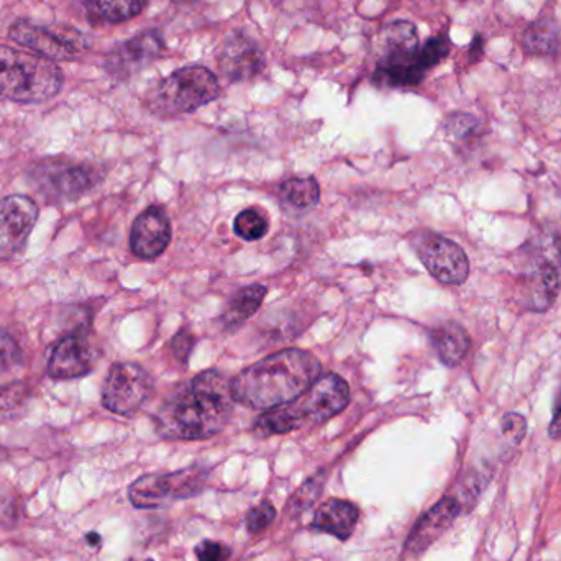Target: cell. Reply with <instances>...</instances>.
<instances>
[{"instance_id":"23","label":"cell","mask_w":561,"mask_h":561,"mask_svg":"<svg viewBox=\"0 0 561 561\" xmlns=\"http://www.w3.org/2000/svg\"><path fill=\"white\" fill-rule=\"evenodd\" d=\"M279 197L294 209H312L319 204L320 187L313 178H293L280 184Z\"/></svg>"},{"instance_id":"33","label":"cell","mask_w":561,"mask_h":561,"mask_svg":"<svg viewBox=\"0 0 561 561\" xmlns=\"http://www.w3.org/2000/svg\"><path fill=\"white\" fill-rule=\"evenodd\" d=\"M503 428L507 437L516 438L519 442L526 434V421L520 415L507 414L503 421Z\"/></svg>"},{"instance_id":"21","label":"cell","mask_w":561,"mask_h":561,"mask_svg":"<svg viewBox=\"0 0 561 561\" xmlns=\"http://www.w3.org/2000/svg\"><path fill=\"white\" fill-rule=\"evenodd\" d=\"M268 289L262 284H253V286L243 287L236 296L230 299L226 312L222 316L226 329L233 330L245 323L250 317L255 316L256 310L265 300Z\"/></svg>"},{"instance_id":"6","label":"cell","mask_w":561,"mask_h":561,"mask_svg":"<svg viewBox=\"0 0 561 561\" xmlns=\"http://www.w3.org/2000/svg\"><path fill=\"white\" fill-rule=\"evenodd\" d=\"M376 81L389 88H411L421 82L424 68L419 59L417 30L409 22H394L379 35Z\"/></svg>"},{"instance_id":"29","label":"cell","mask_w":561,"mask_h":561,"mask_svg":"<svg viewBox=\"0 0 561 561\" xmlns=\"http://www.w3.org/2000/svg\"><path fill=\"white\" fill-rule=\"evenodd\" d=\"M448 53V39L445 36H437L432 38L427 45L424 46L421 53H419V59H421L422 68H431V66L437 65L442 59L447 56Z\"/></svg>"},{"instance_id":"16","label":"cell","mask_w":561,"mask_h":561,"mask_svg":"<svg viewBox=\"0 0 561 561\" xmlns=\"http://www.w3.org/2000/svg\"><path fill=\"white\" fill-rule=\"evenodd\" d=\"M92 366V350L84 333L65 336L53 350L48 375L53 379H72L88 375Z\"/></svg>"},{"instance_id":"34","label":"cell","mask_w":561,"mask_h":561,"mask_svg":"<svg viewBox=\"0 0 561 561\" xmlns=\"http://www.w3.org/2000/svg\"><path fill=\"white\" fill-rule=\"evenodd\" d=\"M550 437L559 440L561 438V394L559 396V401L556 404V412H553L552 422H550L549 428Z\"/></svg>"},{"instance_id":"5","label":"cell","mask_w":561,"mask_h":561,"mask_svg":"<svg viewBox=\"0 0 561 561\" xmlns=\"http://www.w3.org/2000/svg\"><path fill=\"white\" fill-rule=\"evenodd\" d=\"M61 85V69L51 59L0 45V98L23 104L43 102L55 98Z\"/></svg>"},{"instance_id":"3","label":"cell","mask_w":561,"mask_h":561,"mask_svg":"<svg viewBox=\"0 0 561 561\" xmlns=\"http://www.w3.org/2000/svg\"><path fill=\"white\" fill-rule=\"evenodd\" d=\"M350 386L335 373L320 376L306 392L286 404L268 409L255 422L259 437L289 434L299 428L323 424L348 405Z\"/></svg>"},{"instance_id":"20","label":"cell","mask_w":561,"mask_h":561,"mask_svg":"<svg viewBox=\"0 0 561 561\" xmlns=\"http://www.w3.org/2000/svg\"><path fill=\"white\" fill-rule=\"evenodd\" d=\"M94 23H122L137 16L147 0H79Z\"/></svg>"},{"instance_id":"31","label":"cell","mask_w":561,"mask_h":561,"mask_svg":"<svg viewBox=\"0 0 561 561\" xmlns=\"http://www.w3.org/2000/svg\"><path fill=\"white\" fill-rule=\"evenodd\" d=\"M194 346V336L193 333L187 332V330H183V332L178 333L174 336L173 342H171V350H173L174 356H176L180 362H186L187 356L191 355V350Z\"/></svg>"},{"instance_id":"11","label":"cell","mask_w":561,"mask_h":561,"mask_svg":"<svg viewBox=\"0 0 561 561\" xmlns=\"http://www.w3.org/2000/svg\"><path fill=\"white\" fill-rule=\"evenodd\" d=\"M150 375L135 363L112 366L102 389V405L118 415H131L150 398Z\"/></svg>"},{"instance_id":"13","label":"cell","mask_w":561,"mask_h":561,"mask_svg":"<svg viewBox=\"0 0 561 561\" xmlns=\"http://www.w3.org/2000/svg\"><path fill=\"white\" fill-rule=\"evenodd\" d=\"M38 219V207L26 196L0 201V259H10L25 249Z\"/></svg>"},{"instance_id":"1","label":"cell","mask_w":561,"mask_h":561,"mask_svg":"<svg viewBox=\"0 0 561 561\" xmlns=\"http://www.w3.org/2000/svg\"><path fill=\"white\" fill-rule=\"evenodd\" d=\"M232 386L220 373L206 371L181 386L154 417L158 435L168 440H204L229 424Z\"/></svg>"},{"instance_id":"2","label":"cell","mask_w":561,"mask_h":561,"mask_svg":"<svg viewBox=\"0 0 561 561\" xmlns=\"http://www.w3.org/2000/svg\"><path fill=\"white\" fill-rule=\"evenodd\" d=\"M320 371L322 366L312 353L283 350L243 369L230 382L233 401L259 411L278 408L306 392Z\"/></svg>"},{"instance_id":"27","label":"cell","mask_w":561,"mask_h":561,"mask_svg":"<svg viewBox=\"0 0 561 561\" xmlns=\"http://www.w3.org/2000/svg\"><path fill=\"white\" fill-rule=\"evenodd\" d=\"M268 227L270 224L265 214L256 209L243 210V213L237 216L236 224H233L237 236L240 239L247 240V242L262 240L268 233Z\"/></svg>"},{"instance_id":"9","label":"cell","mask_w":561,"mask_h":561,"mask_svg":"<svg viewBox=\"0 0 561 561\" xmlns=\"http://www.w3.org/2000/svg\"><path fill=\"white\" fill-rule=\"evenodd\" d=\"M9 33L13 42L51 61H69L89 48L85 36L68 25L19 20L10 26Z\"/></svg>"},{"instance_id":"32","label":"cell","mask_w":561,"mask_h":561,"mask_svg":"<svg viewBox=\"0 0 561 561\" xmlns=\"http://www.w3.org/2000/svg\"><path fill=\"white\" fill-rule=\"evenodd\" d=\"M16 359H19V348H16L15 342L0 330V366L5 368V366L13 365Z\"/></svg>"},{"instance_id":"12","label":"cell","mask_w":561,"mask_h":561,"mask_svg":"<svg viewBox=\"0 0 561 561\" xmlns=\"http://www.w3.org/2000/svg\"><path fill=\"white\" fill-rule=\"evenodd\" d=\"M415 252L427 272L444 284H463L470 275V262L460 245L437 236L424 233L415 240Z\"/></svg>"},{"instance_id":"14","label":"cell","mask_w":561,"mask_h":561,"mask_svg":"<svg viewBox=\"0 0 561 561\" xmlns=\"http://www.w3.org/2000/svg\"><path fill=\"white\" fill-rule=\"evenodd\" d=\"M171 242V224L160 207H150L141 213L131 229V252L138 259L153 260L167 252Z\"/></svg>"},{"instance_id":"10","label":"cell","mask_w":561,"mask_h":561,"mask_svg":"<svg viewBox=\"0 0 561 561\" xmlns=\"http://www.w3.org/2000/svg\"><path fill=\"white\" fill-rule=\"evenodd\" d=\"M39 193L56 203H69L79 199L82 194L98 184L99 174L88 164L69 163V161H49L39 164L32 174Z\"/></svg>"},{"instance_id":"35","label":"cell","mask_w":561,"mask_h":561,"mask_svg":"<svg viewBox=\"0 0 561 561\" xmlns=\"http://www.w3.org/2000/svg\"><path fill=\"white\" fill-rule=\"evenodd\" d=\"M88 542L89 543H95V546H98V543L101 542V539H99L98 534H89Z\"/></svg>"},{"instance_id":"18","label":"cell","mask_w":561,"mask_h":561,"mask_svg":"<svg viewBox=\"0 0 561 561\" xmlns=\"http://www.w3.org/2000/svg\"><path fill=\"white\" fill-rule=\"evenodd\" d=\"M358 517L359 511L355 504L343 500H329L317 510L310 527L336 539L346 540L355 530Z\"/></svg>"},{"instance_id":"22","label":"cell","mask_w":561,"mask_h":561,"mask_svg":"<svg viewBox=\"0 0 561 561\" xmlns=\"http://www.w3.org/2000/svg\"><path fill=\"white\" fill-rule=\"evenodd\" d=\"M160 51V36L157 33H145L122 46L115 65L124 66V68H138V66H145L151 59L157 58Z\"/></svg>"},{"instance_id":"36","label":"cell","mask_w":561,"mask_h":561,"mask_svg":"<svg viewBox=\"0 0 561 561\" xmlns=\"http://www.w3.org/2000/svg\"><path fill=\"white\" fill-rule=\"evenodd\" d=\"M273 2H279V0H273Z\"/></svg>"},{"instance_id":"26","label":"cell","mask_w":561,"mask_h":561,"mask_svg":"<svg viewBox=\"0 0 561 561\" xmlns=\"http://www.w3.org/2000/svg\"><path fill=\"white\" fill-rule=\"evenodd\" d=\"M323 486H325V473L319 471V473L309 478V480L296 491V494L290 497L289 503H287L286 513L289 514L290 517H296L302 514L304 511L309 510V507L319 500Z\"/></svg>"},{"instance_id":"24","label":"cell","mask_w":561,"mask_h":561,"mask_svg":"<svg viewBox=\"0 0 561 561\" xmlns=\"http://www.w3.org/2000/svg\"><path fill=\"white\" fill-rule=\"evenodd\" d=\"M524 48L534 55H550L556 53L560 45V32L556 23L550 20H540L533 23L524 32Z\"/></svg>"},{"instance_id":"25","label":"cell","mask_w":561,"mask_h":561,"mask_svg":"<svg viewBox=\"0 0 561 561\" xmlns=\"http://www.w3.org/2000/svg\"><path fill=\"white\" fill-rule=\"evenodd\" d=\"M30 401V388L22 381L10 382L0 388V422L19 419Z\"/></svg>"},{"instance_id":"4","label":"cell","mask_w":561,"mask_h":561,"mask_svg":"<svg viewBox=\"0 0 561 561\" xmlns=\"http://www.w3.org/2000/svg\"><path fill=\"white\" fill-rule=\"evenodd\" d=\"M514 296L524 309L543 312L561 289V242L553 233H540L516 253Z\"/></svg>"},{"instance_id":"30","label":"cell","mask_w":561,"mask_h":561,"mask_svg":"<svg viewBox=\"0 0 561 561\" xmlns=\"http://www.w3.org/2000/svg\"><path fill=\"white\" fill-rule=\"evenodd\" d=\"M197 560L199 561H227L230 559V549L213 540H204L196 549Z\"/></svg>"},{"instance_id":"8","label":"cell","mask_w":561,"mask_h":561,"mask_svg":"<svg viewBox=\"0 0 561 561\" xmlns=\"http://www.w3.org/2000/svg\"><path fill=\"white\" fill-rule=\"evenodd\" d=\"M207 480L209 470L203 467H191L174 473L147 474L128 488V497L138 510H154L197 496L203 493Z\"/></svg>"},{"instance_id":"28","label":"cell","mask_w":561,"mask_h":561,"mask_svg":"<svg viewBox=\"0 0 561 561\" xmlns=\"http://www.w3.org/2000/svg\"><path fill=\"white\" fill-rule=\"evenodd\" d=\"M276 519V510L272 503H263L253 507L247 516V529L252 536H259L263 530L268 529L270 524Z\"/></svg>"},{"instance_id":"7","label":"cell","mask_w":561,"mask_h":561,"mask_svg":"<svg viewBox=\"0 0 561 561\" xmlns=\"http://www.w3.org/2000/svg\"><path fill=\"white\" fill-rule=\"evenodd\" d=\"M219 81L209 69L190 66L161 81L150 105L160 115L187 114L219 98Z\"/></svg>"},{"instance_id":"15","label":"cell","mask_w":561,"mask_h":561,"mask_svg":"<svg viewBox=\"0 0 561 561\" xmlns=\"http://www.w3.org/2000/svg\"><path fill=\"white\" fill-rule=\"evenodd\" d=\"M219 65L230 81H243L262 71L265 58L252 38L233 35L226 39L220 49Z\"/></svg>"},{"instance_id":"19","label":"cell","mask_w":561,"mask_h":561,"mask_svg":"<svg viewBox=\"0 0 561 561\" xmlns=\"http://www.w3.org/2000/svg\"><path fill=\"white\" fill-rule=\"evenodd\" d=\"M432 345L438 358L447 366H457L470 352L471 340L467 330L457 322H445L432 330Z\"/></svg>"},{"instance_id":"17","label":"cell","mask_w":561,"mask_h":561,"mask_svg":"<svg viewBox=\"0 0 561 561\" xmlns=\"http://www.w3.org/2000/svg\"><path fill=\"white\" fill-rule=\"evenodd\" d=\"M460 511V501L455 497H444L438 501L412 529L405 550L409 553H422L427 550L454 524Z\"/></svg>"}]
</instances>
